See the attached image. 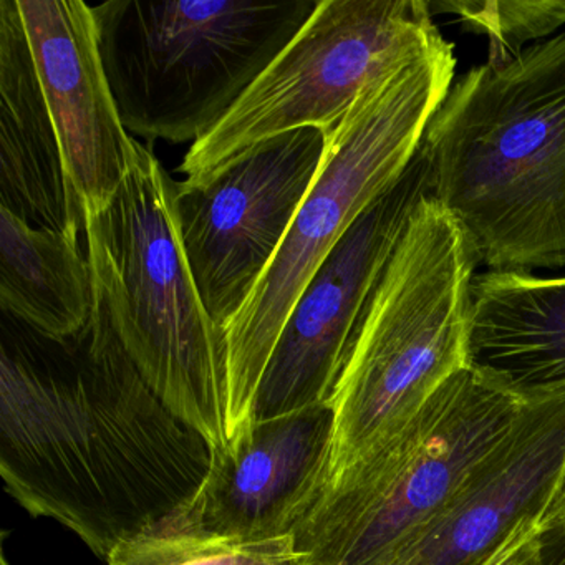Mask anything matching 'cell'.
<instances>
[{
  "label": "cell",
  "mask_w": 565,
  "mask_h": 565,
  "mask_svg": "<svg viewBox=\"0 0 565 565\" xmlns=\"http://www.w3.org/2000/svg\"><path fill=\"white\" fill-rule=\"evenodd\" d=\"M431 194L422 150L339 241L297 300L264 370L249 422L332 405L353 343L413 211Z\"/></svg>",
  "instance_id": "10"
},
{
  "label": "cell",
  "mask_w": 565,
  "mask_h": 565,
  "mask_svg": "<svg viewBox=\"0 0 565 565\" xmlns=\"http://www.w3.org/2000/svg\"><path fill=\"white\" fill-rule=\"evenodd\" d=\"M95 290L138 372L164 405L226 446V352L184 256L177 180L135 140L120 190L85 217Z\"/></svg>",
  "instance_id": "4"
},
{
  "label": "cell",
  "mask_w": 565,
  "mask_h": 565,
  "mask_svg": "<svg viewBox=\"0 0 565 565\" xmlns=\"http://www.w3.org/2000/svg\"><path fill=\"white\" fill-rule=\"evenodd\" d=\"M478 264L458 221L431 194L423 196L370 302L333 398L329 481L405 428L448 380L468 369Z\"/></svg>",
  "instance_id": "5"
},
{
  "label": "cell",
  "mask_w": 565,
  "mask_h": 565,
  "mask_svg": "<svg viewBox=\"0 0 565 565\" xmlns=\"http://www.w3.org/2000/svg\"><path fill=\"white\" fill-rule=\"evenodd\" d=\"M0 206L34 227L85 233L18 0H0Z\"/></svg>",
  "instance_id": "14"
},
{
  "label": "cell",
  "mask_w": 565,
  "mask_h": 565,
  "mask_svg": "<svg viewBox=\"0 0 565 565\" xmlns=\"http://www.w3.org/2000/svg\"><path fill=\"white\" fill-rule=\"evenodd\" d=\"M323 151V131L300 128L263 141L201 186L177 181L184 256L223 332L282 246Z\"/></svg>",
  "instance_id": "9"
},
{
  "label": "cell",
  "mask_w": 565,
  "mask_h": 565,
  "mask_svg": "<svg viewBox=\"0 0 565 565\" xmlns=\"http://www.w3.org/2000/svg\"><path fill=\"white\" fill-rule=\"evenodd\" d=\"M422 154L488 270L565 267V31L451 85Z\"/></svg>",
  "instance_id": "2"
},
{
  "label": "cell",
  "mask_w": 565,
  "mask_h": 565,
  "mask_svg": "<svg viewBox=\"0 0 565 565\" xmlns=\"http://www.w3.org/2000/svg\"><path fill=\"white\" fill-rule=\"evenodd\" d=\"M558 521H565V468L539 525L552 524V522Z\"/></svg>",
  "instance_id": "21"
},
{
  "label": "cell",
  "mask_w": 565,
  "mask_h": 565,
  "mask_svg": "<svg viewBox=\"0 0 565 565\" xmlns=\"http://www.w3.org/2000/svg\"><path fill=\"white\" fill-rule=\"evenodd\" d=\"M445 42L423 0H319L313 14L233 110L178 168L194 188L263 141L332 130L376 82Z\"/></svg>",
  "instance_id": "8"
},
{
  "label": "cell",
  "mask_w": 565,
  "mask_h": 565,
  "mask_svg": "<svg viewBox=\"0 0 565 565\" xmlns=\"http://www.w3.org/2000/svg\"><path fill=\"white\" fill-rule=\"evenodd\" d=\"M78 239L0 206V306L54 342L81 335L94 316V274Z\"/></svg>",
  "instance_id": "16"
},
{
  "label": "cell",
  "mask_w": 565,
  "mask_h": 565,
  "mask_svg": "<svg viewBox=\"0 0 565 565\" xmlns=\"http://www.w3.org/2000/svg\"><path fill=\"white\" fill-rule=\"evenodd\" d=\"M431 14H451L489 41L488 61H508L565 28V0H452L428 2Z\"/></svg>",
  "instance_id": "17"
},
{
  "label": "cell",
  "mask_w": 565,
  "mask_h": 565,
  "mask_svg": "<svg viewBox=\"0 0 565 565\" xmlns=\"http://www.w3.org/2000/svg\"><path fill=\"white\" fill-rule=\"evenodd\" d=\"M565 468V386L522 403L449 504L392 565H482L522 525L541 522Z\"/></svg>",
  "instance_id": "12"
},
{
  "label": "cell",
  "mask_w": 565,
  "mask_h": 565,
  "mask_svg": "<svg viewBox=\"0 0 565 565\" xmlns=\"http://www.w3.org/2000/svg\"><path fill=\"white\" fill-rule=\"evenodd\" d=\"M521 406L475 370L456 373L405 428L323 486L290 534L307 565H392Z\"/></svg>",
  "instance_id": "7"
},
{
  "label": "cell",
  "mask_w": 565,
  "mask_h": 565,
  "mask_svg": "<svg viewBox=\"0 0 565 565\" xmlns=\"http://www.w3.org/2000/svg\"><path fill=\"white\" fill-rule=\"evenodd\" d=\"M522 403L565 386V277L476 276L469 365Z\"/></svg>",
  "instance_id": "15"
},
{
  "label": "cell",
  "mask_w": 565,
  "mask_h": 565,
  "mask_svg": "<svg viewBox=\"0 0 565 565\" xmlns=\"http://www.w3.org/2000/svg\"><path fill=\"white\" fill-rule=\"evenodd\" d=\"M539 522L522 525L492 557L482 565H537Z\"/></svg>",
  "instance_id": "19"
},
{
  "label": "cell",
  "mask_w": 565,
  "mask_h": 565,
  "mask_svg": "<svg viewBox=\"0 0 565 565\" xmlns=\"http://www.w3.org/2000/svg\"><path fill=\"white\" fill-rule=\"evenodd\" d=\"M455 68V47L441 42L366 88L323 134L326 151L312 188L273 263L224 329L227 439L249 422L277 340L323 260L418 157Z\"/></svg>",
  "instance_id": "3"
},
{
  "label": "cell",
  "mask_w": 565,
  "mask_h": 565,
  "mask_svg": "<svg viewBox=\"0 0 565 565\" xmlns=\"http://www.w3.org/2000/svg\"><path fill=\"white\" fill-rule=\"evenodd\" d=\"M333 431V405L247 422L211 448L196 498L161 534L231 542L292 534L329 481Z\"/></svg>",
  "instance_id": "11"
},
{
  "label": "cell",
  "mask_w": 565,
  "mask_h": 565,
  "mask_svg": "<svg viewBox=\"0 0 565 565\" xmlns=\"http://www.w3.org/2000/svg\"><path fill=\"white\" fill-rule=\"evenodd\" d=\"M319 0L92 6L121 124L148 143H196L287 47Z\"/></svg>",
  "instance_id": "6"
},
{
  "label": "cell",
  "mask_w": 565,
  "mask_h": 565,
  "mask_svg": "<svg viewBox=\"0 0 565 565\" xmlns=\"http://www.w3.org/2000/svg\"><path fill=\"white\" fill-rule=\"evenodd\" d=\"M537 565H565V521L539 525Z\"/></svg>",
  "instance_id": "20"
},
{
  "label": "cell",
  "mask_w": 565,
  "mask_h": 565,
  "mask_svg": "<svg viewBox=\"0 0 565 565\" xmlns=\"http://www.w3.org/2000/svg\"><path fill=\"white\" fill-rule=\"evenodd\" d=\"M107 565H307L292 535L257 542L157 534L118 545Z\"/></svg>",
  "instance_id": "18"
},
{
  "label": "cell",
  "mask_w": 565,
  "mask_h": 565,
  "mask_svg": "<svg viewBox=\"0 0 565 565\" xmlns=\"http://www.w3.org/2000/svg\"><path fill=\"white\" fill-rule=\"evenodd\" d=\"M211 448L145 382L98 294L87 329L67 342L31 329L4 333L6 491L29 514L71 529L98 557L161 534L196 498Z\"/></svg>",
  "instance_id": "1"
},
{
  "label": "cell",
  "mask_w": 565,
  "mask_h": 565,
  "mask_svg": "<svg viewBox=\"0 0 565 565\" xmlns=\"http://www.w3.org/2000/svg\"><path fill=\"white\" fill-rule=\"evenodd\" d=\"M18 8L68 184L84 220L95 216L120 190L135 138L108 85L94 11L84 0H18Z\"/></svg>",
  "instance_id": "13"
}]
</instances>
